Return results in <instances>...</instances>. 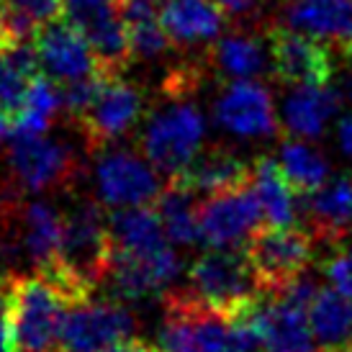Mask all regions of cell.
<instances>
[{"label": "cell", "mask_w": 352, "mask_h": 352, "mask_svg": "<svg viewBox=\"0 0 352 352\" xmlns=\"http://www.w3.org/2000/svg\"><path fill=\"white\" fill-rule=\"evenodd\" d=\"M252 327L236 314L214 311L188 291H167L160 352H257Z\"/></svg>", "instance_id": "obj_1"}, {"label": "cell", "mask_w": 352, "mask_h": 352, "mask_svg": "<svg viewBox=\"0 0 352 352\" xmlns=\"http://www.w3.org/2000/svg\"><path fill=\"white\" fill-rule=\"evenodd\" d=\"M111 250V229L103 206L85 198L65 214L59 263L52 273L44 275L59 280L75 301L90 298L100 283H106Z\"/></svg>", "instance_id": "obj_2"}, {"label": "cell", "mask_w": 352, "mask_h": 352, "mask_svg": "<svg viewBox=\"0 0 352 352\" xmlns=\"http://www.w3.org/2000/svg\"><path fill=\"white\" fill-rule=\"evenodd\" d=\"M186 291L204 306L229 316L242 314L267 296L252 260L236 250H211L198 257L188 270Z\"/></svg>", "instance_id": "obj_3"}, {"label": "cell", "mask_w": 352, "mask_h": 352, "mask_svg": "<svg viewBox=\"0 0 352 352\" xmlns=\"http://www.w3.org/2000/svg\"><path fill=\"white\" fill-rule=\"evenodd\" d=\"M78 303L52 275H16L13 280V344L19 352H50L59 342L65 314Z\"/></svg>", "instance_id": "obj_4"}, {"label": "cell", "mask_w": 352, "mask_h": 352, "mask_svg": "<svg viewBox=\"0 0 352 352\" xmlns=\"http://www.w3.org/2000/svg\"><path fill=\"white\" fill-rule=\"evenodd\" d=\"M206 118L188 98H173L157 108L142 131V152L157 173L177 177L204 149Z\"/></svg>", "instance_id": "obj_5"}, {"label": "cell", "mask_w": 352, "mask_h": 352, "mask_svg": "<svg viewBox=\"0 0 352 352\" xmlns=\"http://www.w3.org/2000/svg\"><path fill=\"white\" fill-rule=\"evenodd\" d=\"M8 183L23 193L67 190L80 180L78 155L65 142L47 137H16L6 152Z\"/></svg>", "instance_id": "obj_6"}, {"label": "cell", "mask_w": 352, "mask_h": 352, "mask_svg": "<svg viewBox=\"0 0 352 352\" xmlns=\"http://www.w3.org/2000/svg\"><path fill=\"white\" fill-rule=\"evenodd\" d=\"M142 111H144L142 90L131 80L106 72L96 88L93 100L75 118V124H78V131L85 142V147L90 152H98V149L103 152V149L113 147L118 139H124L137 126Z\"/></svg>", "instance_id": "obj_7"}, {"label": "cell", "mask_w": 352, "mask_h": 352, "mask_svg": "<svg viewBox=\"0 0 352 352\" xmlns=\"http://www.w3.org/2000/svg\"><path fill=\"white\" fill-rule=\"evenodd\" d=\"M137 319L124 303L111 298H82L65 314L59 350L62 352H106L108 347L131 340Z\"/></svg>", "instance_id": "obj_8"}, {"label": "cell", "mask_w": 352, "mask_h": 352, "mask_svg": "<svg viewBox=\"0 0 352 352\" xmlns=\"http://www.w3.org/2000/svg\"><path fill=\"white\" fill-rule=\"evenodd\" d=\"M59 19L85 36L106 72L121 75L134 59L118 0H62Z\"/></svg>", "instance_id": "obj_9"}, {"label": "cell", "mask_w": 352, "mask_h": 352, "mask_svg": "<svg viewBox=\"0 0 352 352\" xmlns=\"http://www.w3.org/2000/svg\"><path fill=\"white\" fill-rule=\"evenodd\" d=\"M96 196L111 208H137L160 198L165 190L147 157H139L129 149H103L96 160Z\"/></svg>", "instance_id": "obj_10"}, {"label": "cell", "mask_w": 352, "mask_h": 352, "mask_svg": "<svg viewBox=\"0 0 352 352\" xmlns=\"http://www.w3.org/2000/svg\"><path fill=\"white\" fill-rule=\"evenodd\" d=\"M319 247L306 229L285 226V229H260L250 239L247 257L252 260L257 275L263 278L267 294L280 291L296 278L306 275L314 263V252Z\"/></svg>", "instance_id": "obj_11"}, {"label": "cell", "mask_w": 352, "mask_h": 352, "mask_svg": "<svg viewBox=\"0 0 352 352\" xmlns=\"http://www.w3.org/2000/svg\"><path fill=\"white\" fill-rule=\"evenodd\" d=\"M260 221L263 208L252 186L208 196L198 206V234L211 250H239L260 232Z\"/></svg>", "instance_id": "obj_12"}, {"label": "cell", "mask_w": 352, "mask_h": 352, "mask_svg": "<svg viewBox=\"0 0 352 352\" xmlns=\"http://www.w3.org/2000/svg\"><path fill=\"white\" fill-rule=\"evenodd\" d=\"M265 352H316V337L309 322V306L283 294H267L239 314Z\"/></svg>", "instance_id": "obj_13"}, {"label": "cell", "mask_w": 352, "mask_h": 352, "mask_svg": "<svg viewBox=\"0 0 352 352\" xmlns=\"http://www.w3.org/2000/svg\"><path fill=\"white\" fill-rule=\"evenodd\" d=\"M34 47L39 54L41 75H47L62 88L106 72L85 36L65 21H52L41 26L34 36Z\"/></svg>", "instance_id": "obj_14"}, {"label": "cell", "mask_w": 352, "mask_h": 352, "mask_svg": "<svg viewBox=\"0 0 352 352\" xmlns=\"http://www.w3.org/2000/svg\"><path fill=\"white\" fill-rule=\"evenodd\" d=\"M267 50H270V67L275 78L285 85L303 88V85L332 82V50L324 47L322 41L285 26H275L267 34Z\"/></svg>", "instance_id": "obj_15"}, {"label": "cell", "mask_w": 352, "mask_h": 352, "mask_svg": "<svg viewBox=\"0 0 352 352\" xmlns=\"http://www.w3.org/2000/svg\"><path fill=\"white\" fill-rule=\"evenodd\" d=\"M216 124L242 139H267L278 131V113L270 90L252 80L229 82L214 103Z\"/></svg>", "instance_id": "obj_16"}, {"label": "cell", "mask_w": 352, "mask_h": 352, "mask_svg": "<svg viewBox=\"0 0 352 352\" xmlns=\"http://www.w3.org/2000/svg\"><path fill=\"white\" fill-rule=\"evenodd\" d=\"M180 273V260L173 247H162L147 254H126L111 250L106 283L113 288L118 298L142 301L149 296L167 291Z\"/></svg>", "instance_id": "obj_17"}, {"label": "cell", "mask_w": 352, "mask_h": 352, "mask_svg": "<svg viewBox=\"0 0 352 352\" xmlns=\"http://www.w3.org/2000/svg\"><path fill=\"white\" fill-rule=\"evenodd\" d=\"M280 26L322 41L340 57H352V0H283Z\"/></svg>", "instance_id": "obj_18"}, {"label": "cell", "mask_w": 352, "mask_h": 352, "mask_svg": "<svg viewBox=\"0 0 352 352\" xmlns=\"http://www.w3.org/2000/svg\"><path fill=\"white\" fill-rule=\"evenodd\" d=\"M306 232L316 247H334L352 234V175H334L301 206Z\"/></svg>", "instance_id": "obj_19"}, {"label": "cell", "mask_w": 352, "mask_h": 352, "mask_svg": "<svg viewBox=\"0 0 352 352\" xmlns=\"http://www.w3.org/2000/svg\"><path fill=\"white\" fill-rule=\"evenodd\" d=\"M173 180L186 186L193 196L208 198L216 193L252 186V165L232 149L211 144V147L201 149L196 160Z\"/></svg>", "instance_id": "obj_20"}, {"label": "cell", "mask_w": 352, "mask_h": 352, "mask_svg": "<svg viewBox=\"0 0 352 352\" xmlns=\"http://www.w3.org/2000/svg\"><path fill=\"white\" fill-rule=\"evenodd\" d=\"M337 85H303L291 88L283 103V126L298 139H319L342 108Z\"/></svg>", "instance_id": "obj_21"}, {"label": "cell", "mask_w": 352, "mask_h": 352, "mask_svg": "<svg viewBox=\"0 0 352 352\" xmlns=\"http://www.w3.org/2000/svg\"><path fill=\"white\" fill-rule=\"evenodd\" d=\"M224 10L214 0H165L162 26L180 47H201L219 39L224 29Z\"/></svg>", "instance_id": "obj_22"}, {"label": "cell", "mask_w": 352, "mask_h": 352, "mask_svg": "<svg viewBox=\"0 0 352 352\" xmlns=\"http://www.w3.org/2000/svg\"><path fill=\"white\" fill-rule=\"evenodd\" d=\"M252 188L263 208V221L270 229L296 226L301 201L273 157H257L252 162Z\"/></svg>", "instance_id": "obj_23"}, {"label": "cell", "mask_w": 352, "mask_h": 352, "mask_svg": "<svg viewBox=\"0 0 352 352\" xmlns=\"http://www.w3.org/2000/svg\"><path fill=\"white\" fill-rule=\"evenodd\" d=\"M108 229H111V247L116 252L147 254L170 247L162 221L155 208H149V206L118 208L108 216Z\"/></svg>", "instance_id": "obj_24"}, {"label": "cell", "mask_w": 352, "mask_h": 352, "mask_svg": "<svg viewBox=\"0 0 352 352\" xmlns=\"http://www.w3.org/2000/svg\"><path fill=\"white\" fill-rule=\"evenodd\" d=\"M39 75L41 65L34 39L0 47V108L10 118L21 113L31 85Z\"/></svg>", "instance_id": "obj_25"}, {"label": "cell", "mask_w": 352, "mask_h": 352, "mask_svg": "<svg viewBox=\"0 0 352 352\" xmlns=\"http://www.w3.org/2000/svg\"><path fill=\"white\" fill-rule=\"evenodd\" d=\"M208 62L219 75L232 78V82L254 80L270 67V50L254 34L236 31V34H226L214 41Z\"/></svg>", "instance_id": "obj_26"}, {"label": "cell", "mask_w": 352, "mask_h": 352, "mask_svg": "<svg viewBox=\"0 0 352 352\" xmlns=\"http://www.w3.org/2000/svg\"><path fill=\"white\" fill-rule=\"evenodd\" d=\"M309 322L316 344L324 352L352 350V298L324 288L309 306Z\"/></svg>", "instance_id": "obj_27"}, {"label": "cell", "mask_w": 352, "mask_h": 352, "mask_svg": "<svg viewBox=\"0 0 352 352\" xmlns=\"http://www.w3.org/2000/svg\"><path fill=\"white\" fill-rule=\"evenodd\" d=\"M155 204V211L160 216V221H162V229H165L167 239L173 245L190 247L201 242L196 196L186 186H180L177 180H170Z\"/></svg>", "instance_id": "obj_28"}, {"label": "cell", "mask_w": 352, "mask_h": 352, "mask_svg": "<svg viewBox=\"0 0 352 352\" xmlns=\"http://www.w3.org/2000/svg\"><path fill=\"white\" fill-rule=\"evenodd\" d=\"M278 165L296 188V193H314L329 180L332 165L316 147L306 144L303 139H288L278 149Z\"/></svg>", "instance_id": "obj_29"}, {"label": "cell", "mask_w": 352, "mask_h": 352, "mask_svg": "<svg viewBox=\"0 0 352 352\" xmlns=\"http://www.w3.org/2000/svg\"><path fill=\"white\" fill-rule=\"evenodd\" d=\"M59 111H65L62 90L54 80L39 75L31 85L21 113L13 118V134L16 137H44Z\"/></svg>", "instance_id": "obj_30"}, {"label": "cell", "mask_w": 352, "mask_h": 352, "mask_svg": "<svg viewBox=\"0 0 352 352\" xmlns=\"http://www.w3.org/2000/svg\"><path fill=\"white\" fill-rule=\"evenodd\" d=\"M59 8H62V0H8L6 3V10L29 21L36 31L52 23L54 16H59Z\"/></svg>", "instance_id": "obj_31"}, {"label": "cell", "mask_w": 352, "mask_h": 352, "mask_svg": "<svg viewBox=\"0 0 352 352\" xmlns=\"http://www.w3.org/2000/svg\"><path fill=\"white\" fill-rule=\"evenodd\" d=\"M13 280L16 275H0V352H13Z\"/></svg>", "instance_id": "obj_32"}, {"label": "cell", "mask_w": 352, "mask_h": 352, "mask_svg": "<svg viewBox=\"0 0 352 352\" xmlns=\"http://www.w3.org/2000/svg\"><path fill=\"white\" fill-rule=\"evenodd\" d=\"M324 275H327V280L332 283L334 291H340V294L352 298V247L347 252L332 254V257L324 263Z\"/></svg>", "instance_id": "obj_33"}, {"label": "cell", "mask_w": 352, "mask_h": 352, "mask_svg": "<svg viewBox=\"0 0 352 352\" xmlns=\"http://www.w3.org/2000/svg\"><path fill=\"white\" fill-rule=\"evenodd\" d=\"M214 3L226 16H247L260 6V0H214Z\"/></svg>", "instance_id": "obj_34"}, {"label": "cell", "mask_w": 352, "mask_h": 352, "mask_svg": "<svg viewBox=\"0 0 352 352\" xmlns=\"http://www.w3.org/2000/svg\"><path fill=\"white\" fill-rule=\"evenodd\" d=\"M337 144H340L344 155L352 157V113L342 116L340 124H337Z\"/></svg>", "instance_id": "obj_35"}, {"label": "cell", "mask_w": 352, "mask_h": 352, "mask_svg": "<svg viewBox=\"0 0 352 352\" xmlns=\"http://www.w3.org/2000/svg\"><path fill=\"white\" fill-rule=\"evenodd\" d=\"M106 352H160V350H155L152 344L142 342V340H137V337H131V340H124V342L108 347Z\"/></svg>", "instance_id": "obj_36"}, {"label": "cell", "mask_w": 352, "mask_h": 352, "mask_svg": "<svg viewBox=\"0 0 352 352\" xmlns=\"http://www.w3.org/2000/svg\"><path fill=\"white\" fill-rule=\"evenodd\" d=\"M337 90H340V96H342L344 103H352V75H344V78L337 82Z\"/></svg>", "instance_id": "obj_37"}, {"label": "cell", "mask_w": 352, "mask_h": 352, "mask_svg": "<svg viewBox=\"0 0 352 352\" xmlns=\"http://www.w3.org/2000/svg\"><path fill=\"white\" fill-rule=\"evenodd\" d=\"M10 129H13V118H10L8 113H6L3 108H0V142H3V139L8 137Z\"/></svg>", "instance_id": "obj_38"}, {"label": "cell", "mask_w": 352, "mask_h": 352, "mask_svg": "<svg viewBox=\"0 0 352 352\" xmlns=\"http://www.w3.org/2000/svg\"><path fill=\"white\" fill-rule=\"evenodd\" d=\"M0 47H6V36H3V31H0Z\"/></svg>", "instance_id": "obj_39"}, {"label": "cell", "mask_w": 352, "mask_h": 352, "mask_svg": "<svg viewBox=\"0 0 352 352\" xmlns=\"http://www.w3.org/2000/svg\"><path fill=\"white\" fill-rule=\"evenodd\" d=\"M6 3H8V0H0V10H3V6H6Z\"/></svg>", "instance_id": "obj_40"}, {"label": "cell", "mask_w": 352, "mask_h": 352, "mask_svg": "<svg viewBox=\"0 0 352 352\" xmlns=\"http://www.w3.org/2000/svg\"><path fill=\"white\" fill-rule=\"evenodd\" d=\"M342 352H352V350H342Z\"/></svg>", "instance_id": "obj_41"}]
</instances>
